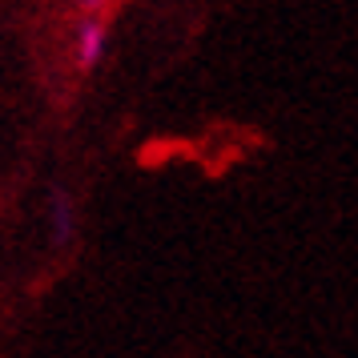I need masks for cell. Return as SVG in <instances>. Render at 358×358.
<instances>
[{
  "instance_id": "6da1fadb",
  "label": "cell",
  "mask_w": 358,
  "mask_h": 358,
  "mask_svg": "<svg viewBox=\"0 0 358 358\" xmlns=\"http://www.w3.org/2000/svg\"><path fill=\"white\" fill-rule=\"evenodd\" d=\"M105 41H109V33H105V20L101 17H85L81 29H77V69H93L105 57Z\"/></svg>"
},
{
  "instance_id": "7a4b0ae2",
  "label": "cell",
  "mask_w": 358,
  "mask_h": 358,
  "mask_svg": "<svg viewBox=\"0 0 358 358\" xmlns=\"http://www.w3.org/2000/svg\"><path fill=\"white\" fill-rule=\"evenodd\" d=\"M49 222H52V242L65 245L73 238V229H77V206H73V197L65 189H52L49 197Z\"/></svg>"
},
{
  "instance_id": "3957f363",
  "label": "cell",
  "mask_w": 358,
  "mask_h": 358,
  "mask_svg": "<svg viewBox=\"0 0 358 358\" xmlns=\"http://www.w3.org/2000/svg\"><path fill=\"white\" fill-rule=\"evenodd\" d=\"M109 8V0H77V13H85V17H101Z\"/></svg>"
}]
</instances>
